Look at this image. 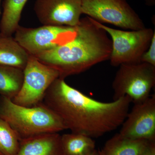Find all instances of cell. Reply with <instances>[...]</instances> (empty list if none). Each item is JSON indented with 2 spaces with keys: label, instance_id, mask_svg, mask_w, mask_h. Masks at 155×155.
Listing matches in <instances>:
<instances>
[{
  "label": "cell",
  "instance_id": "obj_1",
  "mask_svg": "<svg viewBox=\"0 0 155 155\" xmlns=\"http://www.w3.org/2000/svg\"><path fill=\"white\" fill-rule=\"evenodd\" d=\"M45 105L64 122L67 129L97 138L122 125L131 102L125 96L110 102L90 97L58 78L48 89Z\"/></svg>",
  "mask_w": 155,
  "mask_h": 155
},
{
  "label": "cell",
  "instance_id": "obj_2",
  "mask_svg": "<svg viewBox=\"0 0 155 155\" xmlns=\"http://www.w3.org/2000/svg\"><path fill=\"white\" fill-rule=\"evenodd\" d=\"M76 27L77 33L72 41L35 57L57 70L59 78L64 79L85 72L110 57L111 39L93 19L87 16L81 19Z\"/></svg>",
  "mask_w": 155,
  "mask_h": 155
},
{
  "label": "cell",
  "instance_id": "obj_3",
  "mask_svg": "<svg viewBox=\"0 0 155 155\" xmlns=\"http://www.w3.org/2000/svg\"><path fill=\"white\" fill-rule=\"evenodd\" d=\"M2 97L0 118L8 122L21 139L67 129L59 116L44 104L24 107Z\"/></svg>",
  "mask_w": 155,
  "mask_h": 155
},
{
  "label": "cell",
  "instance_id": "obj_4",
  "mask_svg": "<svg viewBox=\"0 0 155 155\" xmlns=\"http://www.w3.org/2000/svg\"><path fill=\"white\" fill-rule=\"evenodd\" d=\"M119 67L112 84L114 101L127 96L134 104L149 97L155 85V66L140 62Z\"/></svg>",
  "mask_w": 155,
  "mask_h": 155
},
{
  "label": "cell",
  "instance_id": "obj_5",
  "mask_svg": "<svg viewBox=\"0 0 155 155\" xmlns=\"http://www.w3.org/2000/svg\"><path fill=\"white\" fill-rule=\"evenodd\" d=\"M93 20L111 38L112 50L110 60L112 66L141 62L142 56L149 47L155 30L146 27L139 30H119Z\"/></svg>",
  "mask_w": 155,
  "mask_h": 155
},
{
  "label": "cell",
  "instance_id": "obj_6",
  "mask_svg": "<svg viewBox=\"0 0 155 155\" xmlns=\"http://www.w3.org/2000/svg\"><path fill=\"white\" fill-rule=\"evenodd\" d=\"M76 33V27L43 25L26 28L19 25L14 38L30 55L35 57L71 41Z\"/></svg>",
  "mask_w": 155,
  "mask_h": 155
},
{
  "label": "cell",
  "instance_id": "obj_7",
  "mask_svg": "<svg viewBox=\"0 0 155 155\" xmlns=\"http://www.w3.org/2000/svg\"><path fill=\"white\" fill-rule=\"evenodd\" d=\"M23 73L21 88L12 100L17 104L27 107L40 104L48 89L60 76L55 69L43 64L30 55Z\"/></svg>",
  "mask_w": 155,
  "mask_h": 155
},
{
  "label": "cell",
  "instance_id": "obj_8",
  "mask_svg": "<svg viewBox=\"0 0 155 155\" xmlns=\"http://www.w3.org/2000/svg\"><path fill=\"white\" fill-rule=\"evenodd\" d=\"M82 14L101 23L130 30L146 28L126 0H82Z\"/></svg>",
  "mask_w": 155,
  "mask_h": 155
},
{
  "label": "cell",
  "instance_id": "obj_9",
  "mask_svg": "<svg viewBox=\"0 0 155 155\" xmlns=\"http://www.w3.org/2000/svg\"><path fill=\"white\" fill-rule=\"evenodd\" d=\"M34 9L43 25L76 27L82 14V0H36Z\"/></svg>",
  "mask_w": 155,
  "mask_h": 155
},
{
  "label": "cell",
  "instance_id": "obj_10",
  "mask_svg": "<svg viewBox=\"0 0 155 155\" xmlns=\"http://www.w3.org/2000/svg\"><path fill=\"white\" fill-rule=\"evenodd\" d=\"M119 133L127 138L155 141V95L134 104Z\"/></svg>",
  "mask_w": 155,
  "mask_h": 155
},
{
  "label": "cell",
  "instance_id": "obj_11",
  "mask_svg": "<svg viewBox=\"0 0 155 155\" xmlns=\"http://www.w3.org/2000/svg\"><path fill=\"white\" fill-rule=\"evenodd\" d=\"M16 155H65L61 135L58 133L42 134L21 139Z\"/></svg>",
  "mask_w": 155,
  "mask_h": 155
},
{
  "label": "cell",
  "instance_id": "obj_12",
  "mask_svg": "<svg viewBox=\"0 0 155 155\" xmlns=\"http://www.w3.org/2000/svg\"><path fill=\"white\" fill-rule=\"evenodd\" d=\"M153 142L127 138L119 133L107 140L100 150L103 155H143Z\"/></svg>",
  "mask_w": 155,
  "mask_h": 155
},
{
  "label": "cell",
  "instance_id": "obj_13",
  "mask_svg": "<svg viewBox=\"0 0 155 155\" xmlns=\"http://www.w3.org/2000/svg\"><path fill=\"white\" fill-rule=\"evenodd\" d=\"M29 54L12 36L0 33V65L23 70Z\"/></svg>",
  "mask_w": 155,
  "mask_h": 155
},
{
  "label": "cell",
  "instance_id": "obj_14",
  "mask_svg": "<svg viewBox=\"0 0 155 155\" xmlns=\"http://www.w3.org/2000/svg\"><path fill=\"white\" fill-rule=\"evenodd\" d=\"M28 0H5L0 22L1 34L12 36L18 26L23 8Z\"/></svg>",
  "mask_w": 155,
  "mask_h": 155
},
{
  "label": "cell",
  "instance_id": "obj_15",
  "mask_svg": "<svg viewBox=\"0 0 155 155\" xmlns=\"http://www.w3.org/2000/svg\"><path fill=\"white\" fill-rule=\"evenodd\" d=\"M23 70L17 67L0 65V94L14 98L23 83Z\"/></svg>",
  "mask_w": 155,
  "mask_h": 155
},
{
  "label": "cell",
  "instance_id": "obj_16",
  "mask_svg": "<svg viewBox=\"0 0 155 155\" xmlns=\"http://www.w3.org/2000/svg\"><path fill=\"white\" fill-rule=\"evenodd\" d=\"M61 140L65 155H88L96 149L94 140L84 134H66L61 135Z\"/></svg>",
  "mask_w": 155,
  "mask_h": 155
},
{
  "label": "cell",
  "instance_id": "obj_17",
  "mask_svg": "<svg viewBox=\"0 0 155 155\" xmlns=\"http://www.w3.org/2000/svg\"><path fill=\"white\" fill-rule=\"evenodd\" d=\"M20 137L8 123L0 118V152L3 155H16Z\"/></svg>",
  "mask_w": 155,
  "mask_h": 155
},
{
  "label": "cell",
  "instance_id": "obj_18",
  "mask_svg": "<svg viewBox=\"0 0 155 155\" xmlns=\"http://www.w3.org/2000/svg\"><path fill=\"white\" fill-rule=\"evenodd\" d=\"M140 61L155 66V32L149 47L142 56Z\"/></svg>",
  "mask_w": 155,
  "mask_h": 155
},
{
  "label": "cell",
  "instance_id": "obj_19",
  "mask_svg": "<svg viewBox=\"0 0 155 155\" xmlns=\"http://www.w3.org/2000/svg\"><path fill=\"white\" fill-rule=\"evenodd\" d=\"M143 155H155V142L151 144Z\"/></svg>",
  "mask_w": 155,
  "mask_h": 155
},
{
  "label": "cell",
  "instance_id": "obj_20",
  "mask_svg": "<svg viewBox=\"0 0 155 155\" xmlns=\"http://www.w3.org/2000/svg\"><path fill=\"white\" fill-rule=\"evenodd\" d=\"M146 4L148 6H153L155 5V0H144Z\"/></svg>",
  "mask_w": 155,
  "mask_h": 155
},
{
  "label": "cell",
  "instance_id": "obj_21",
  "mask_svg": "<svg viewBox=\"0 0 155 155\" xmlns=\"http://www.w3.org/2000/svg\"><path fill=\"white\" fill-rule=\"evenodd\" d=\"M88 155H100L99 153L98 150H97L95 149L93 152L92 153H91L90 154Z\"/></svg>",
  "mask_w": 155,
  "mask_h": 155
},
{
  "label": "cell",
  "instance_id": "obj_22",
  "mask_svg": "<svg viewBox=\"0 0 155 155\" xmlns=\"http://www.w3.org/2000/svg\"><path fill=\"white\" fill-rule=\"evenodd\" d=\"M98 152H99V153L100 155H103V154L101 152V150H98Z\"/></svg>",
  "mask_w": 155,
  "mask_h": 155
},
{
  "label": "cell",
  "instance_id": "obj_23",
  "mask_svg": "<svg viewBox=\"0 0 155 155\" xmlns=\"http://www.w3.org/2000/svg\"><path fill=\"white\" fill-rule=\"evenodd\" d=\"M2 0H0V14H1V3Z\"/></svg>",
  "mask_w": 155,
  "mask_h": 155
},
{
  "label": "cell",
  "instance_id": "obj_24",
  "mask_svg": "<svg viewBox=\"0 0 155 155\" xmlns=\"http://www.w3.org/2000/svg\"><path fill=\"white\" fill-rule=\"evenodd\" d=\"M0 155H3L2 154V153L1 152H0Z\"/></svg>",
  "mask_w": 155,
  "mask_h": 155
}]
</instances>
